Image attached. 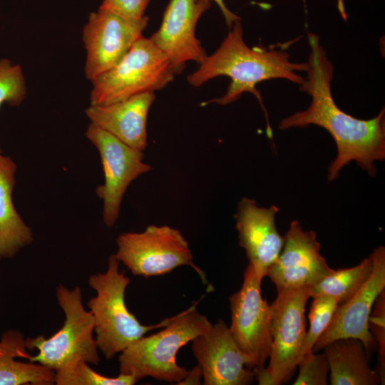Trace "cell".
Here are the masks:
<instances>
[{"label": "cell", "instance_id": "22", "mask_svg": "<svg viewBox=\"0 0 385 385\" xmlns=\"http://www.w3.org/2000/svg\"><path fill=\"white\" fill-rule=\"evenodd\" d=\"M85 361L69 364L55 371L57 385H133L138 379L120 373L115 377H108L93 371Z\"/></svg>", "mask_w": 385, "mask_h": 385}, {"label": "cell", "instance_id": "1", "mask_svg": "<svg viewBox=\"0 0 385 385\" xmlns=\"http://www.w3.org/2000/svg\"><path fill=\"white\" fill-rule=\"evenodd\" d=\"M308 41L309 68L299 89L311 96V103L306 110L282 119L278 127L287 130L315 125L329 133L337 155L328 169L329 181L336 179L351 160L374 176L376 174L374 163L385 158L384 108L369 120L356 118L341 110L332 94L334 66L317 35L308 33Z\"/></svg>", "mask_w": 385, "mask_h": 385}, {"label": "cell", "instance_id": "3", "mask_svg": "<svg viewBox=\"0 0 385 385\" xmlns=\"http://www.w3.org/2000/svg\"><path fill=\"white\" fill-rule=\"evenodd\" d=\"M198 302L172 317L160 332L143 337L120 353V373L134 376L138 381L145 377L176 382L179 384L190 371L176 362L179 349L202 333L212 323L196 309Z\"/></svg>", "mask_w": 385, "mask_h": 385}, {"label": "cell", "instance_id": "6", "mask_svg": "<svg viewBox=\"0 0 385 385\" xmlns=\"http://www.w3.org/2000/svg\"><path fill=\"white\" fill-rule=\"evenodd\" d=\"M175 75L165 54L150 38L142 36L115 66L91 81L90 105L155 92L172 82Z\"/></svg>", "mask_w": 385, "mask_h": 385}, {"label": "cell", "instance_id": "24", "mask_svg": "<svg viewBox=\"0 0 385 385\" xmlns=\"http://www.w3.org/2000/svg\"><path fill=\"white\" fill-rule=\"evenodd\" d=\"M26 96V84L21 66L8 58H0V106L4 103L18 106Z\"/></svg>", "mask_w": 385, "mask_h": 385}, {"label": "cell", "instance_id": "26", "mask_svg": "<svg viewBox=\"0 0 385 385\" xmlns=\"http://www.w3.org/2000/svg\"><path fill=\"white\" fill-rule=\"evenodd\" d=\"M299 374L294 385H327L329 366L324 353L312 352L304 355L299 361Z\"/></svg>", "mask_w": 385, "mask_h": 385}, {"label": "cell", "instance_id": "9", "mask_svg": "<svg viewBox=\"0 0 385 385\" xmlns=\"http://www.w3.org/2000/svg\"><path fill=\"white\" fill-rule=\"evenodd\" d=\"M260 277L248 264L241 288L230 297V334L246 359L247 366H265L272 346V309L262 298Z\"/></svg>", "mask_w": 385, "mask_h": 385}, {"label": "cell", "instance_id": "23", "mask_svg": "<svg viewBox=\"0 0 385 385\" xmlns=\"http://www.w3.org/2000/svg\"><path fill=\"white\" fill-rule=\"evenodd\" d=\"M338 305L334 297L323 294L313 297L309 313V328L306 333L302 358L312 352L314 344L328 327Z\"/></svg>", "mask_w": 385, "mask_h": 385}, {"label": "cell", "instance_id": "12", "mask_svg": "<svg viewBox=\"0 0 385 385\" xmlns=\"http://www.w3.org/2000/svg\"><path fill=\"white\" fill-rule=\"evenodd\" d=\"M369 256L373 262L371 275L355 294L337 306L328 327L314 344L313 352L342 338L359 339L370 355L376 350V341L369 329V319L376 298L385 288L384 247H378Z\"/></svg>", "mask_w": 385, "mask_h": 385}, {"label": "cell", "instance_id": "20", "mask_svg": "<svg viewBox=\"0 0 385 385\" xmlns=\"http://www.w3.org/2000/svg\"><path fill=\"white\" fill-rule=\"evenodd\" d=\"M0 385H51L55 371L36 362H22L16 357L29 359L26 339L17 331H8L0 341Z\"/></svg>", "mask_w": 385, "mask_h": 385}, {"label": "cell", "instance_id": "18", "mask_svg": "<svg viewBox=\"0 0 385 385\" xmlns=\"http://www.w3.org/2000/svg\"><path fill=\"white\" fill-rule=\"evenodd\" d=\"M331 385H377L381 379L369 365L371 355L354 338L336 339L324 347Z\"/></svg>", "mask_w": 385, "mask_h": 385}, {"label": "cell", "instance_id": "5", "mask_svg": "<svg viewBox=\"0 0 385 385\" xmlns=\"http://www.w3.org/2000/svg\"><path fill=\"white\" fill-rule=\"evenodd\" d=\"M56 297L65 314L61 328L49 338L38 336L26 339L27 349H36L30 361L43 365L54 371L78 361L98 365V346L93 337L94 320L83 306L78 287L69 289L59 284Z\"/></svg>", "mask_w": 385, "mask_h": 385}, {"label": "cell", "instance_id": "21", "mask_svg": "<svg viewBox=\"0 0 385 385\" xmlns=\"http://www.w3.org/2000/svg\"><path fill=\"white\" fill-rule=\"evenodd\" d=\"M370 256L356 266L333 270L322 280L310 287V296L328 295L337 299L339 305L347 302L364 285L371 274Z\"/></svg>", "mask_w": 385, "mask_h": 385}, {"label": "cell", "instance_id": "10", "mask_svg": "<svg viewBox=\"0 0 385 385\" xmlns=\"http://www.w3.org/2000/svg\"><path fill=\"white\" fill-rule=\"evenodd\" d=\"M149 18L132 19L107 9L91 12L82 31L86 78L92 81L115 66L143 36Z\"/></svg>", "mask_w": 385, "mask_h": 385}, {"label": "cell", "instance_id": "17", "mask_svg": "<svg viewBox=\"0 0 385 385\" xmlns=\"http://www.w3.org/2000/svg\"><path fill=\"white\" fill-rule=\"evenodd\" d=\"M155 99V92H145L113 103L90 105L85 113L91 123L143 152L147 145L148 115Z\"/></svg>", "mask_w": 385, "mask_h": 385}, {"label": "cell", "instance_id": "30", "mask_svg": "<svg viewBox=\"0 0 385 385\" xmlns=\"http://www.w3.org/2000/svg\"><path fill=\"white\" fill-rule=\"evenodd\" d=\"M1 354V351L0 350V355Z\"/></svg>", "mask_w": 385, "mask_h": 385}, {"label": "cell", "instance_id": "14", "mask_svg": "<svg viewBox=\"0 0 385 385\" xmlns=\"http://www.w3.org/2000/svg\"><path fill=\"white\" fill-rule=\"evenodd\" d=\"M277 260L267 275L277 290L312 287L332 270L320 254L314 231H305L297 220L290 223Z\"/></svg>", "mask_w": 385, "mask_h": 385}, {"label": "cell", "instance_id": "11", "mask_svg": "<svg viewBox=\"0 0 385 385\" xmlns=\"http://www.w3.org/2000/svg\"><path fill=\"white\" fill-rule=\"evenodd\" d=\"M86 138L98 149L104 172V183L96 189L103 201V217L108 227L113 226L119 217L123 197L129 185L150 166L143 163L142 151L125 144L93 123L86 132Z\"/></svg>", "mask_w": 385, "mask_h": 385}, {"label": "cell", "instance_id": "29", "mask_svg": "<svg viewBox=\"0 0 385 385\" xmlns=\"http://www.w3.org/2000/svg\"><path fill=\"white\" fill-rule=\"evenodd\" d=\"M202 376L200 369L198 366L190 371L188 376L179 384H200V379Z\"/></svg>", "mask_w": 385, "mask_h": 385}, {"label": "cell", "instance_id": "15", "mask_svg": "<svg viewBox=\"0 0 385 385\" xmlns=\"http://www.w3.org/2000/svg\"><path fill=\"white\" fill-rule=\"evenodd\" d=\"M205 385H247L255 374L233 340L229 327L219 319L192 341Z\"/></svg>", "mask_w": 385, "mask_h": 385}, {"label": "cell", "instance_id": "25", "mask_svg": "<svg viewBox=\"0 0 385 385\" xmlns=\"http://www.w3.org/2000/svg\"><path fill=\"white\" fill-rule=\"evenodd\" d=\"M369 319V329L374 337L378 351L376 369L381 384L385 381V292L383 290L374 304Z\"/></svg>", "mask_w": 385, "mask_h": 385}, {"label": "cell", "instance_id": "16", "mask_svg": "<svg viewBox=\"0 0 385 385\" xmlns=\"http://www.w3.org/2000/svg\"><path fill=\"white\" fill-rule=\"evenodd\" d=\"M279 208L259 207L255 200L243 197L235 215L239 244L245 250L249 264L263 279L277 260L284 244V238L275 225Z\"/></svg>", "mask_w": 385, "mask_h": 385}, {"label": "cell", "instance_id": "27", "mask_svg": "<svg viewBox=\"0 0 385 385\" xmlns=\"http://www.w3.org/2000/svg\"><path fill=\"white\" fill-rule=\"evenodd\" d=\"M150 0H103L99 9H107L132 19H140L145 12Z\"/></svg>", "mask_w": 385, "mask_h": 385}, {"label": "cell", "instance_id": "28", "mask_svg": "<svg viewBox=\"0 0 385 385\" xmlns=\"http://www.w3.org/2000/svg\"><path fill=\"white\" fill-rule=\"evenodd\" d=\"M212 1H215L219 6L229 29L235 21L240 20V18L238 16H237L235 14L228 9L227 6L224 3V0Z\"/></svg>", "mask_w": 385, "mask_h": 385}, {"label": "cell", "instance_id": "13", "mask_svg": "<svg viewBox=\"0 0 385 385\" xmlns=\"http://www.w3.org/2000/svg\"><path fill=\"white\" fill-rule=\"evenodd\" d=\"M210 0H170L159 29L150 37L168 59L175 74L188 61L202 63L207 53L196 38L195 28Z\"/></svg>", "mask_w": 385, "mask_h": 385}, {"label": "cell", "instance_id": "4", "mask_svg": "<svg viewBox=\"0 0 385 385\" xmlns=\"http://www.w3.org/2000/svg\"><path fill=\"white\" fill-rule=\"evenodd\" d=\"M119 263L115 254L111 255L106 272L92 274L88 280L96 292L87 303L94 320L95 339L98 350L108 360L149 331L166 326L172 319L153 325L139 322L125 305V292L130 279L124 272H119Z\"/></svg>", "mask_w": 385, "mask_h": 385}, {"label": "cell", "instance_id": "2", "mask_svg": "<svg viewBox=\"0 0 385 385\" xmlns=\"http://www.w3.org/2000/svg\"><path fill=\"white\" fill-rule=\"evenodd\" d=\"M219 48L210 56H207L199 68L190 73L188 83L199 87L207 81L225 76L231 79L226 93L220 98L208 101L221 106L237 100L245 92L251 93L259 100L267 119V134L272 138V133L265 108L256 86L267 80L285 79L300 85L304 78L297 72H307L308 62L296 63L289 59L284 50L267 49L265 47H249L243 40L240 20L235 21Z\"/></svg>", "mask_w": 385, "mask_h": 385}, {"label": "cell", "instance_id": "7", "mask_svg": "<svg viewBox=\"0 0 385 385\" xmlns=\"http://www.w3.org/2000/svg\"><path fill=\"white\" fill-rule=\"evenodd\" d=\"M310 287L277 291L272 309V346L267 367L253 369L260 385H279L293 376L306 337L305 307Z\"/></svg>", "mask_w": 385, "mask_h": 385}, {"label": "cell", "instance_id": "19", "mask_svg": "<svg viewBox=\"0 0 385 385\" xmlns=\"http://www.w3.org/2000/svg\"><path fill=\"white\" fill-rule=\"evenodd\" d=\"M16 165L0 152V260L14 257L34 240L12 202Z\"/></svg>", "mask_w": 385, "mask_h": 385}, {"label": "cell", "instance_id": "8", "mask_svg": "<svg viewBox=\"0 0 385 385\" xmlns=\"http://www.w3.org/2000/svg\"><path fill=\"white\" fill-rule=\"evenodd\" d=\"M116 243V258L133 275L158 276L180 266H189L206 282L205 272L193 262L188 242L175 228L149 225L141 232L120 235Z\"/></svg>", "mask_w": 385, "mask_h": 385}]
</instances>
